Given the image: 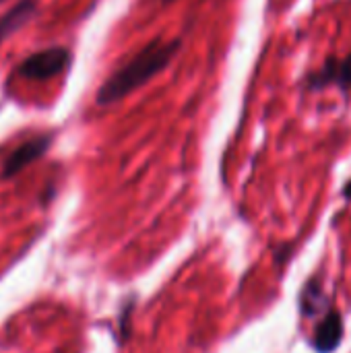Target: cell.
I'll return each mask as SVG.
<instances>
[{"mask_svg":"<svg viewBox=\"0 0 351 353\" xmlns=\"http://www.w3.org/2000/svg\"><path fill=\"white\" fill-rule=\"evenodd\" d=\"M182 48V39H153L141 52H137L128 62L116 68L99 87L97 103L110 105L120 101L134 89L143 87L147 81L157 77L176 58Z\"/></svg>","mask_w":351,"mask_h":353,"instance_id":"cell-1","label":"cell"},{"mask_svg":"<svg viewBox=\"0 0 351 353\" xmlns=\"http://www.w3.org/2000/svg\"><path fill=\"white\" fill-rule=\"evenodd\" d=\"M72 60V54L62 46H52L46 50H39L31 56H27L19 64V74L29 81H48L56 74L64 72Z\"/></svg>","mask_w":351,"mask_h":353,"instance_id":"cell-2","label":"cell"},{"mask_svg":"<svg viewBox=\"0 0 351 353\" xmlns=\"http://www.w3.org/2000/svg\"><path fill=\"white\" fill-rule=\"evenodd\" d=\"M52 141H54V134L52 132H46V134H35V137L27 139L25 143H21L4 159L0 178L2 180H8V178H14L17 174H21L27 165H31L33 161H37L39 157H43L48 153Z\"/></svg>","mask_w":351,"mask_h":353,"instance_id":"cell-3","label":"cell"},{"mask_svg":"<svg viewBox=\"0 0 351 353\" xmlns=\"http://www.w3.org/2000/svg\"><path fill=\"white\" fill-rule=\"evenodd\" d=\"M329 85H337L343 91L351 89V54L345 58L329 56L325 60V64L319 70H314L312 74H308V79H306V87L312 91L325 89Z\"/></svg>","mask_w":351,"mask_h":353,"instance_id":"cell-4","label":"cell"},{"mask_svg":"<svg viewBox=\"0 0 351 353\" xmlns=\"http://www.w3.org/2000/svg\"><path fill=\"white\" fill-rule=\"evenodd\" d=\"M343 333H345L343 314L333 306L317 323L314 337H312V347L319 353H333L341 345Z\"/></svg>","mask_w":351,"mask_h":353,"instance_id":"cell-5","label":"cell"},{"mask_svg":"<svg viewBox=\"0 0 351 353\" xmlns=\"http://www.w3.org/2000/svg\"><path fill=\"white\" fill-rule=\"evenodd\" d=\"M329 308H333L331 304V296L327 294L325 285H323V277L314 275L306 281L302 294H300V312L304 319H317L323 316Z\"/></svg>","mask_w":351,"mask_h":353,"instance_id":"cell-6","label":"cell"},{"mask_svg":"<svg viewBox=\"0 0 351 353\" xmlns=\"http://www.w3.org/2000/svg\"><path fill=\"white\" fill-rule=\"evenodd\" d=\"M37 10V0H19L10 10H6L0 17V43L10 37L14 31H19L23 25H27Z\"/></svg>","mask_w":351,"mask_h":353,"instance_id":"cell-7","label":"cell"},{"mask_svg":"<svg viewBox=\"0 0 351 353\" xmlns=\"http://www.w3.org/2000/svg\"><path fill=\"white\" fill-rule=\"evenodd\" d=\"M130 312H132V302L124 306L122 316H120V327H122V339L128 337V321H130Z\"/></svg>","mask_w":351,"mask_h":353,"instance_id":"cell-8","label":"cell"},{"mask_svg":"<svg viewBox=\"0 0 351 353\" xmlns=\"http://www.w3.org/2000/svg\"><path fill=\"white\" fill-rule=\"evenodd\" d=\"M343 196H345L348 201H351V182L345 184V188H343Z\"/></svg>","mask_w":351,"mask_h":353,"instance_id":"cell-9","label":"cell"},{"mask_svg":"<svg viewBox=\"0 0 351 353\" xmlns=\"http://www.w3.org/2000/svg\"><path fill=\"white\" fill-rule=\"evenodd\" d=\"M163 4H168V2H176V0H161Z\"/></svg>","mask_w":351,"mask_h":353,"instance_id":"cell-10","label":"cell"}]
</instances>
